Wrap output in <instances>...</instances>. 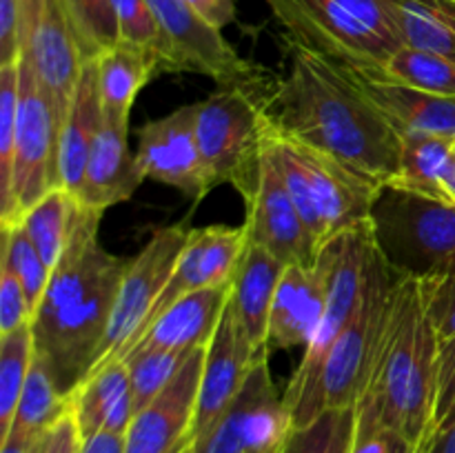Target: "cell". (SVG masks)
Returning <instances> with one entry per match:
<instances>
[{"instance_id":"cell-1","label":"cell","mask_w":455,"mask_h":453,"mask_svg":"<svg viewBox=\"0 0 455 453\" xmlns=\"http://www.w3.org/2000/svg\"><path fill=\"white\" fill-rule=\"evenodd\" d=\"M274 131L333 155L378 185L398 171L400 136L331 58L289 40V71L262 91Z\"/></svg>"},{"instance_id":"cell-2","label":"cell","mask_w":455,"mask_h":453,"mask_svg":"<svg viewBox=\"0 0 455 453\" xmlns=\"http://www.w3.org/2000/svg\"><path fill=\"white\" fill-rule=\"evenodd\" d=\"M100 218V211L83 204L74 235L52 269L47 291L31 318L36 354L69 398L92 371L132 260L102 247Z\"/></svg>"},{"instance_id":"cell-3","label":"cell","mask_w":455,"mask_h":453,"mask_svg":"<svg viewBox=\"0 0 455 453\" xmlns=\"http://www.w3.org/2000/svg\"><path fill=\"white\" fill-rule=\"evenodd\" d=\"M440 338L425 306L420 282L400 275L376 369L358 409L420 449L431 433Z\"/></svg>"},{"instance_id":"cell-4","label":"cell","mask_w":455,"mask_h":453,"mask_svg":"<svg viewBox=\"0 0 455 453\" xmlns=\"http://www.w3.org/2000/svg\"><path fill=\"white\" fill-rule=\"evenodd\" d=\"M376 253L378 247L371 220L342 231L320 249L318 256L327 262L329 269L327 306H324L314 340L305 349L296 373L284 389L283 402L289 413L291 429L309 425L324 411L323 398H320L324 367L342 329L358 309Z\"/></svg>"},{"instance_id":"cell-5","label":"cell","mask_w":455,"mask_h":453,"mask_svg":"<svg viewBox=\"0 0 455 453\" xmlns=\"http://www.w3.org/2000/svg\"><path fill=\"white\" fill-rule=\"evenodd\" d=\"M289 40L351 69L382 74L403 47L387 0H265Z\"/></svg>"},{"instance_id":"cell-6","label":"cell","mask_w":455,"mask_h":453,"mask_svg":"<svg viewBox=\"0 0 455 453\" xmlns=\"http://www.w3.org/2000/svg\"><path fill=\"white\" fill-rule=\"evenodd\" d=\"M371 229L382 260L398 275H455V203L385 185L371 209Z\"/></svg>"},{"instance_id":"cell-7","label":"cell","mask_w":455,"mask_h":453,"mask_svg":"<svg viewBox=\"0 0 455 453\" xmlns=\"http://www.w3.org/2000/svg\"><path fill=\"white\" fill-rule=\"evenodd\" d=\"M265 89L220 84L196 102V131L209 176L216 187H234L244 204L256 195L265 163Z\"/></svg>"},{"instance_id":"cell-8","label":"cell","mask_w":455,"mask_h":453,"mask_svg":"<svg viewBox=\"0 0 455 453\" xmlns=\"http://www.w3.org/2000/svg\"><path fill=\"white\" fill-rule=\"evenodd\" d=\"M400 275L376 253L363 298L329 354L320 385L323 409L358 407L376 369Z\"/></svg>"},{"instance_id":"cell-9","label":"cell","mask_w":455,"mask_h":453,"mask_svg":"<svg viewBox=\"0 0 455 453\" xmlns=\"http://www.w3.org/2000/svg\"><path fill=\"white\" fill-rule=\"evenodd\" d=\"M60 118L52 98L20 58V102H18L16 155H13L12 195L0 211V226L18 225L36 203L60 187L58 164Z\"/></svg>"},{"instance_id":"cell-10","label":"cell","mask_w":455,"mask_h":453,"mask_svg":"<svg viewBox=\"0 0 455 453\" xmlns=\"http://www.w3.org/2000/svg\"><path fill=\"white\" fill-rule=\"evenodd\" d=\"M187 238H189V231L182 229L180 225L158 226L142 244L140 251L129 260L118 296H116L114 311H111L109 327L87 376L123 358L145 333L156 302L176 269Z\"/></svg>"},{"instance_id":"cell-11","label":"cell","mask_w":455,"mask_h":453,"mask_svg":"<svg viewBox=\"0 0 455 453\" xmlns=\"http://www.w3.org/2000/svg\"><path fill=\"white\" fill-rule=\"evenodd\" d=\"M151 12L173 53V71H194L218 84L265 89L271 76L240 56L220 29L209 25L185 0H149Z\"/></svg>"},{"instance_id":"cell-12","label":"cell","mask_w":455,"mask_h":453,"mask_svg":"<svg viewBox=\"0 0 455 453\" xmlns=\"http://www.w3.org/2000/svg\"><path fill=\"white\" fill-rule=\"evenodd\" d=\"M20 44L22 60L49 93L62 124L87 62L65 0H25Z\"/></svg>"},{"instance_id":"cell-13","label":"cell","mask_w":455,"mask_h":453,"mask_svg":"<svg viewBox=\"0 0 455 453\" xmlns=\"http://www.w3.org/2000/svg\"><path fill=\"white\" fill-rule=\"evenodd\" d=\"M289 429V413L271 378L269 355H265L220 420L203 438L191 440V453H247L249 449L278 447Z\"/></svg>"},{"instance_id":"cell-14","label":"cell","mask_w":455,"mask_h":453,"mask_svg":"<svg viewBox=\"0 0 455 453\" xmlns=\"http://www.w3.org/2000/svg\"><path fill=\"white\" fill-rule=\"evenodd\" d=\"M136 158L145 178L182 191L194 203L216 187L200 151L196 105L180 107L138 129Z\"/></svg>"},{"instance_id":"cell-15","label":"cell","mask_w":455,"mask_h":453,"mask_svg":"<svg viewBox=\"0 0 455 453\" xmlns=\"http://www.w3.org/2000/svg\"><path fill=\"white\" fill-rule=\"evenodd\" d=\"M283 138L291 145L293 154L305 171L307 182H309L311 198H314V207L318 211L320 226H323V247L342 231L371 220V209L382 185L363 176L333 155L323 154V151L291 140L287 136Z\"/></svg>"},{"instance_id":"cell-16","label":"cell","mask_w":455,"mask_h":453,"mask_svg":"<svg viewBox=\"0 0 455 453\" xmlns=\"http://www.w3.org/2000/svg\"><path fill=\"white\" fill-rule=\"evenodd\" d=\"M204 354L196 349L169 385L133 416L124 433V453H176L191 440Z\"/></svg>"},{"instance_id":"cell-17","label":"cell","mask_w":455,"mask_h":453,"mask_svg":"<svg viewBox=\"0 0 455 453\" xmlns=\"http://www.w3.org/2000/svg\"><path fill=\"white\" fill-rule=\"evenodd\" d=\"M247 207L244 229L251 242L260 244L274 253L284 266L287 265H315L318 247L309 229L302 222L274 160L265 149L260 185Z\"/></svg>"},{"instance_id":"cell-18","label":"cell","mask_w":455,"mask_h":453,"mask_svg":"<svg viewBox=\"0 0 455 453\" xmlns=\"http://www.w3.org/2000/svg\"><path fill=\"white\" fill-rule=\"evenodd\" d=\"M269 354H256L251 346L240 336L229 311V302L222 314L216 336L209 342L204 354L203 380H200L198 409H196L194 429L191 440H198L216 425L222 413L231 407L238 393L243 391L249 373L253 371L256 362Z\"/></svg>"},{"instance_id":"cell-19","label":"cell","mask_w":455,"mask_h":453,"mask_svg":"<svg viewBox=\"0 0 455 453\" xmlns=\"http://www.w3.org/2000/svg\"><path fill=\"white\" fill-rule=\"evenodd\" d=\"M329 293L327 262L318 256L315 265H287L275 289L267 327V346L307 349L323 320Z\"/></svg>"},{"instance_id":"cell-20","label":"cell","mask_w":455,"mask_h":453,"mask_svg":"<svg viewBox=\"0 0 455 453\" xmlns=\"http://www.w3.org/2000/svg\"><path fill=\"white\" fill-rule=\"evenodd\" d=\"M340 67L347 71L355 89L385 115L398 136L427 133V136H443L455 140V98L434 96V93L391 83L380 74L351 69L345 65Z\"/></svg>"},{"instance_id":"cell-21","label":"cell","mask_w":455,"mask_h":453,"mask_svg":"<svg viewBox=\"0 0 455 453\" xmlns=\"http://www.w3.org/2000/svg\"><path fill=\"white\" fill-rule=\"evenodd\" d=\"M127 129L123 124L102 120V127L84 164L83 187L78 194V200L84 207L105 213L114 204L132 198L142 180H147L136 154L129 149Z\"/></svg>"},{"instance_id":"cell-22","label":"cell","mask_w":455,"mask_h":453,"mask_svg":"<svg viewBox=\"0 0 455 453\" xmlns=\"http://www.w3.org/2000/svg\"><path fill=\"white\" fill-rule=\"evenodd\" d=\"M284 265L260 244L249 240L231 280L229 311L240 336L256 354H271L267 346L271 305Z\"/></svg>"},{"instance_id":"cell-23","label":"cell","mask_w":455,"mask_h":453,"mask_svg":"<svg viewBox=\"0 0 455 453\" xmlns=\"http://www.w3.org/2000/svg\"><path fill=\"white\" fill-rule=\"evenodd\" d=\"M229 293L231 284L187 293L185 298L173 302L163 315H158L133 346H154V349L178 351V354L207 349L227 309Z\"/></svg>"},{"instance_id":"cell-24","label":"cell","mask_w":455,"mask_h":453,"mask_svg":"<svg viewBox=\"0 0 455 453\" xmlns=\"http://www.w3.org/2000/svg\"><path fill=\"white\" fill-rule=\"evenodd\" d=\"M71 409L83 438L100 431L127 433L136 409L124 360H114L84 378L71 393Z\"/></svg>"},{"instance_id":"cell-25","label":"cell","mask_w":455,"mask_h":453,"mask_svg":"<svg viewBox=\"0 0 455 453\" xmlns=\"http://www.w3.org/2000/svg\"><path fill=\"white\" fill-rule=\"evenodd\" d=\"M93 62L105 120L129 127V114L136 96L158 71H164L163 60L151 49L118 40L98 53Z\"/></svg>"},{"instance_id":"cell-26","label":"cell","mask_w":455,"mask_h":453,"mask_svg":"<svg viewBox=\"0 0 455 453\" xmlns=\"http://www.w3.org/2000/svg\"><path fill=\"white\" fill-rule=\"evenodd\" d=\"M102 102L98 91L96 62L87 60L76 84L71 107L60 124V140H58V164H60V187L78 198L83 187L84 164L93 140L102 127Z\"/></svg>"},{"instance_id":"cell-27","label":"cell","mask_w":455,"mask_h":453,"mask_svg":"<svg viewBox=\"0 0 455 453\" xmlns=\"http://www.w3.org/2000/svg\"><path fill=\"white\" fill-rule=\"evenodd\" d=\"M453 138L407 133L400 136V163L389 187L444 200V176L453 164Z\"/></svg>"},{"instance_id":"cell-28","label":"cell","mask_w":455,"mask_h":453,"mask_svg":"<svg viewBox=\"0 0 455 453\" xmlns=\"http://www.w3.org/2000/svg\"><path fill=\"white\" fill-rule=\"evenodd\" d=\"M403 44L455 60V0H387Z\"/></svg>"},{"instance_id":"cell-29","label":"cell","mask_w":455,"mask_h":453,"mask_svg":"<svg viewBox=\"0 0 455 453\" xmlns=\"http://www.w3.org/2000/svg\"><path fill=\"white\" fill-rule=\"evenodd\" d=\"M80 213H83V203L65 187H58L40 203H36L18 225L25 226L31 242L53 269L74 235Z\"/></svg>"},{"instance_id":"cell-30","label":"cell","mask_w":455,"mask_h":453,"mask_svg":"<svg viewBox=\"0 0 455 453\" xmlns=\"http://www.w3.org/2000/svg\"><path fill=\"white\" fill-rule=\"evenodd\" d=\"M69 407L71 398L62 393L56 378L49 371L47 362L36 354L9 431H18V433L27 435H43L69 411Z\"/></svg>"},{"instance_id":"cell-31","label":"cell","mask_w":455,"mask_h":453,"mask_svg":"<svg viewBox=\"0 0 455 453\" xmlns=\"http://www.w3.org/2000/svg\"><path fill=\"white\" fill-rule=\"evenodd\" d=\"M382 78L434 96L455 98V60L416 47H403L387 60Z\"/></svg>"},{"instance_id":"cell-32","label":"cell","mask_w":455,"mask_h":453,"mask_svg":"<svg viewBox=\"0 0 455 453\" xmlns=\"http://www.w3.org/2000/svg\"><path fill=\"white\" fill-rule=\"evenodd\" d=\"M358 411L327 409L300 429H289L278 453H351Z\"/></svg>"},{"instance_id":"cell-33","label":"cell","mask_w":455,"mask_h":453,"mask_svg":"<svg viewBox=\"0 0 455 453\" xmlns=\"http://www.w3.org/2000/svg\"><path fill=\"white\" fill-rule=\"evenodd\" d=\"M36 345L31 324L0 336V438L7 435L34 362Z\"/></svg>"},{"instance_id":"cell-34","label":"cell","mask_w":455,"mask_h":453,"mask_svg":"<svg viewBox=\"0 0 455 453\" xmlns=\"http://www.w3.org/2000/svg\"><path fill=\"white\" fill-rule=\"evenodd\" d=\"M191 354L154 349V346H133V349L127 351L123 360L129 369V378H132L133 409H136V413L145 409L169 385V380L176 376L178 369L182 367V362Z\"/></svg>"},{"instance_id":"cell-35","label":"cell","mask_w":455,"mask_h":453,"mask_svg":"<svg viewBox=\"0 0 455 453\" xmlns=\"http://www.w3.org/2000/svg\"><path fill=\"white\" fill-rule=\"evenodd\" d=\"M3 262L16 274L20 280L22 289L27 293V300L31 305V314H36L44 291L49 287L52 278V266L44 262L36 244L27 235L25 226L13 225L9 229H3Z\"/></svg>"},{"instance_id":"cell-36","label":"cell","mask_w":455,"mask_h":453,"mask_svg":"<svg viewBox=\"0 0 455 453\" xmlns=\"http://www.w3.org/2000/svg\"><path fill=\"white\" fill-rule=\"evenodd\" d=\"M18 102H20V62L0 67V211L7 207L12 195Z\"/></svg>"},{"instance_id":"cell-37","label":"cell","mask_w":455,"mask_h":453,"mask_svg":"<svg viewBox=\"0 0 455 453\" xmlns=\"http://www.w3.org/2000/svg\"><path fill=\"white\" fill-rule=\"evenodd\" d=\"M74 20L84 60H93L100 52L120 38L114 0H65Z\"/></svg>"},{"instance_id":"cell-38","label":"cell","mask_w":455,"mask_h":453,"mask_svg":"<svg viewBox=\"0 0 455 453\" xmlns=\"http://www.w3.org/2000/svg\"><path fill=\"white\" fill-rule=\"evenodd\" d=\"M120 38L158 53L164 71H173V53L151 12L149 0H114Z\"/></svg>"},{"instance_id":"cell-39","label":"cell","mask_w":455,"mask_h":453,"mask_svg":"<svg viewBox=\"0 0 455 453\" xmlns=\"http://www.w3.org/2000/svg\"><path fill=\"white\" fill-rule=\"evenodd\" d=\"M455 422V338L440 342L438 355V385H435L434 420H431L429 442L435 433L447 429Z\"/></svg>"},{"instance_id":"cell-40","label":"cell","mask_w":455,"mask_h":453,"mask_svg":"<svg viewBox=\"0 0 455 453\" xmlns=\"http://www.w3.org/2000/svg\"><path fill=\"white\" fill-rule=\"evenodd\" d=\"M425 306L434 322L440 342L455 338V275L435 280H418Z\"/></svg>"},{"instance_id":"cell-41","label":"cell","mask_w":455,"mask_h":453,"mask_svg":"<svg viewBox=\"0 0 455 453\" xmlns=\"http://www.w3.org/2000/svg\"><path fill=\"white\" fill-rule=\"evenodd\" d=\"M31 305L20 280L4 262H0V336L31 324Z\"/></svg>"},{"instance_id":"cell-42","label":"cell","mask_w":455,"mask_h":453,"mask_svg":"<svg viewBox=\"0 0 455 453\" xmlns=\"http://www.w3.org/2000/svg\"><path fill=\"white\" fill-rule=\"evenodd\" d=\"M22 4L25 0H0V67L16 65L22 58Z\"/></svg>"},{"instance_id":"cell-43","label":"cell","mask_w":455,"mask_h":453,"mask_svg":"<svg viewBox=\"0 0 455 453\" xmlns=\"http://www.w3.org/2000/svg\"><path fill=\"white\" fill-rule=\"evenodd\" d=\"M358 411V425H355V438L351 453H389L394 433L378 422L376 416L355 407Z\"/></svg>"},{"instance_id":"cell-44","label":"cell","mask_w":455,"mask_h":453,"mask_svg":"<svg viewBox=\"0 0 455 453\" xmlns=\"http://www.w3.org/2000/svg\"><path fill=\"white\" fill-rule=\"evenodd\" d=\"M80 447H83V435H80L74 409L69 407V411L47 431L40 453H80Z\"/></svg>"},{"instance_id":"cell-45","label":"cell","mask_w":455,"mask_h":453,"mask_svg":"<svg viewBox=\"0 0 455 453\" xmlns=\"http://www.w3.org/2000/svg\"><path fill=\"white\" fill-rule=\"evenodd\" d=\"M185 3L220 31L235 20V0H185Z\"/></svg>"},{"instance_id":"cell-46","label":"cell","mask_w":455,"mask_h":453,"mask_svg":"<svg viewBox=\"0 0 455 453\" xmlns=\"http://www.w3.org/2000/svg\"><path fill=\"white\" fill-rule=\"evenodd\" d=\"M80 453H124V433L100 431V433L83 438Z\"/></svg>"},{"instance_id":"cell-47","label":"cell","mask_w":455,"mask_h":453,"mask_svg":"<svg viewBox=\"0 0 455 453\" xmlns=\"http://www.w3.org/2000/svg\"><path fill=\"white\" fill-rule=\"evenodd\" d=\"M44 435H27L18 433V431H9L3 440H0V453H40L43 449Z\"/></svg>"},{"instance_id":"cell-48","label":"cell","mask_w":455,"mask_h":453,"mask_svg":"<svg viewBox=\"0 0 455 453\" xmlns=\"http://www.w3.org/2000/svg\"><path fill=\"white\" fill-rule=\"evenodd\" d=\"M416 453H455V422L440 433H435Z\"/></svg>"},{"instance_id":"cell-49","label":"cell","mask_w":455,"mask_h":453,"mask_svg":"<svg viewBox=\"0 0 455 453\" xmlns=\"http://www.w3.org/2000/svg\"><path fill=\"white\" fill-rule=\"evenodd\" d=\"M443 189H444V200H447V203H455V155H453L451 169H449V173L444 176Z\"/></svg>"},{"instance_id":"cell-50","label":"cell","mask_w":455,"mask_h":453,"mask_svg":"<svg viewBox=\"0 0 455 453\" xmlns=\"http://www.w3.org/2000/svg\"><path fill=\"white\" fill-rule=\"evenodd\" d=\"M389 453H416V449H413L409 442H404L403 438L394 435V440H391V451Z\"/></svg>"},{"instance_id":"cell-51","label":"cell","mask_w":455,"mask_h":453,"mask_svg":"<svg viewBox=\"0 0 455 453\" xmlns=\"http://www.w3.org/2000/svg\"><path fill=\"white\" fill-rule=\"evenodd\" d=\"M280 444L278 447H258V449H249L247 453H278Z\"/></svg>"},{"instance_id":"cell-52","label":"cell","mask_w":455,"mask_h":453,"mask_svg":"<svg viewBox=\"0 0 455 453\" xmlns=\"http://www.w3.org/2000/svg\"><path fill=\"white\" fill-rule=\"evenodd\" d=\"M189 444H191V440H189V442H187V444H182V447H180V449H178V451H176V453H185V449H187V447H189Z\"/></svg>"},{"instance_id":"cell-53","label":"cell","mask_w":455,"mask_h":453,"mask_svg":"<svg viewBox=\"0 0 455 453\" xmlns=\"http://www.w3.org/2000/svg\"><path fill=\"white\" fill-rule=\"evenodd\" d=\"M185 453H191V444H189V447H187V449H185Z\"/></svg>"},{"instance_id":"cell-54","label":"cell","mask_w":455,"mask_h":453,"mask_svg":"<svg viewBox=\"0 0 455 453\" xmlns=\"http://www.w3.org/2000/svg\"><path fill=\"white\" fill-rule=\"evenodd\" d=\"M453 155H455V145H453Z\"/></svg>"}]
</instances>
